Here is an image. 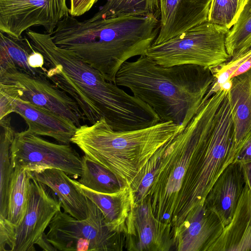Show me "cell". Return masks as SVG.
<instances>
[{
  "label": "cell",
  "mask_w": 251,
  "mask_h": 251,
  "mask_svg": "<svg viewBox=\"0 0 251 251\" xmlns=\"http://www.w3.org/2000/svg\"><path fill=\"white\" fill-rule=\"evenodd\" d=\"M25 33L33 49L45 58V75L75 100L91 124L103 118L114 130L129 131L149 127L160 121L148 104L58 47L51 34L29 29Z\"/></svg>",
  "instance_id": "obj_1"
},
{
  "label": "cell",
  "mask_w": 251,
  "mask_h": 251,
  "mask_svg": "<svg viewBox=\"0 0 251 251\" xmlns=\"http://www.w3.org/2000/svg\"><path fill=\"white\" fill-rule=\"evenodd\" d=\"M160 19L131 16L80 22L71 16L61 20L51 34L59 47L78 57L115 83L122 65L145 55L159 34Z\"/></svg>",
  "instance_id": "obj_2"
},
{
  "label": "cell",
  "mask_w": 251,
  "mask_h": 251,
  "mask_svg": "<svg viewBox=\"0 0 251 251\" xmlns=\"http://www.w3.org/2000/svg\"><path fill=\"white\" fill-rule=\"evenodd\" d=\"M214 78L209 68L184 64L165 67L146 55L126 61L115 84L148 104L161 121L185 128L197 114Z\"/></svg>",
  "instance_id": "obj_3"
},
{
  "label": "cell",
  "mask_w": 251,
  "mask_h": 251,
  "mask_svg": "<svg viewBox=\"0 0 251 251\" xmlns=\"http://www.w3.org/2000/svg\"><path fill=\"white\" fill-rule=\"evenodd\" d=\"M184 128L172 122L160 121L147 128L116 131L102 118L78 127L71 141L113 173L124 185L130 186L155 152Z\"/></svg>",
  "instance_id": "obj_4"
},
{
  "label": "cell",
  "mask_w": 251,
  "mask_h": 251,
  "mask_svg": "<svg viewBox=\"0 0 251 251\" xmlns=\"http://www.w3.org/2000/svg\"><path fill=\"white\" fill-rule=\"evenodd\" d=\"M229 30L207 21L162 43L152 45L145 55L165 67L189 64L209 68L230 59L225 45Z\"/></svg>",
  "instance_id": "obj_5"
},
{
  "label": "cell",
  "mask_w": 251,
  "mask_h": 251,
  "mask_svg": "<svg viewBox=\"0 0 251 251\" xmlns=\"http://www.w3.org/2000/svg\"><path fill=\"white\" fill-rule=\"evenodd\" d=\"M87 204L88 216L84 220L58 211L49 226L48 241L62 251H117L126 248L125 235L110 230L102 212L88 198Z\"/></svg>",
  "instance_id": "obj_6"
},
{
  "label": "cell",
  "mask_w": 251,
  "mask_h": 251,
  "mask_svg": "<svg viewBox=\"0 0 251 251\" xmlns=\"http://www.w3.org/2000/svg\"><path fill=\"white\" fill-rule=\"evenodd\" d=\"M233 124L232 108L227 92L217 111L212 130L194 159L189 191V203L193 210L204 203L210 189L228 165Z\"/></svg>",
  "instance_id": "obj_7"
},
{
  "label": "cell",
  "mask_w": 251,
  "mask_h": 251,
  "mask_svg": "<svg viewBox=\"0 0 251 251\" xmlns=\"http://www.w3.org/2000/svg\"><path fill=\"white\" fill-rule=\"evenodd\" d=\"M10 154L14 168L23 167L32 172L58 169L75 179L82 174V159L70 144L50 142L27 130L15 132Z\"/></svg>",
  "instance_id": "obj_8"
},
{
  "label": "cell",
  "mask_w": 251,
  "mask_h": 251,
  "mask_svg": "<svg viewBox=\"0 0 251 251\" xmlns=\"http://www.w3.org/2000/svg\"><path fill=\"white\" fill-rule=\"evenodd\" d=\"M61 207L57 195L33 177L29 183L26 212L21 222L15 226L13 251H35V245L44 251H57L47 240L45 231Z\"/></svg>",
  "instance_id": "obj_9"
},
{
  "label": "cell",
  "mask_w": 251,
  "mask_h": 251,
  "mask_svg": "<svg viewBox=\"0 0 251 251\" xmlns=\"http://www.w3.org/2000/svg\"><path fill=\"white\" fill-rule=\"evenodd\" d=\"M69 11L66 0H0V32L19 38L42 26L51 34Z\"/></svg>",
  "instance_id": "obj_10"
},
{
  "label": "cell",
  "mask_w": 251,
  "mask_h": 251,
  "mask_svg": "<svg viewBox=\"0 0 251 251\" xmlns=\"http://www.w3.org/2000/svg\"><path fill=\"white\" fill-rule=\"evenodd\" d=\"M0 82L13 85L18 98L72 121L78 127L85 120L75 100L45 75H32L17 69L0 74Z\"/></svg>",
  "instance_id": "obj_11"
},
{
  "label": "cell",
  "mask_w": 251,
  "mask_h": 251,
  "mask_svg": "<svg viewBox=\"0 0 251 251\" xmlns=\"http://www.w3.org/2000/svg\"><path fill=\"white\" fill-rule=\"evenodd\" d=\"M126 237L128 251H169L174 245L162 224L154 216L147 199L134 207L127 224Z\"/></svg>",
  "instance_id": "obj_12"
},
{
  "label": "cell",
  "mask_w": 251,
  "mask_h": 251,
  "mask_svg": "<svg viewBox=\"0 0 251 251\" xmlns=\"http://www.w3.org/2000/svg\"><path fill=\"white\" fill-rule=\"evenodd\" d=\"M212 0H160V30L152 45L162 43L208 21Z\"/></svg>",
  "instance_id": "obj_13"
},
{
  "label": "cell",
  "mask_w": 251,
  "mask_h": 251,
  "mask_svg": "<svg viewBox=\"0 0 251 251\" xmlns=\"http://www.w3.org/2000/svg\"><path fill=\"white\" fill-rule=\"evenodd\" d=\"M245 185L242 164L234 161L220 175L208 193L204 204L218 216L224 227L230 222Z\"/></svg>",
  "instance_id": "obj_14"
},
{
  "label": "cell",
  "mask_w": 251,
  "mask_h": 251,
  "mask_svg": "<svg viewBox=\"0 0 251 251\" xmlns=\"http://www.w3.org/2000/svg\"><path fill=\"white\" fill-rule=\"evenodd\" d=\"M13 112L24 119L29 132L49 136L65 144L71 143L77 128L70 120L19 98L13 102Z\"/></svg>",
  "instance_id": "obj_15"
},
{
  "label": "cell",
  "mask_w": 251,
  "mask_h": 251,
  "mask_svg": "<svg viewBox=\"0 0 251 251\" xmlns=\"http://www.w3.org/2000/svg\"><path fill=\"white\" fill-rule=\"evenodd\" d=\"M224 227L218 216L204 203L193 211L174 247L179 251H208Z\"/></svg>",
  "instance_id": "obj_16"
},
{
  "label": "cell",
  "mask_w": 251,
  "mask_h": 251,
  "mask_svg": "<svg viewBox=\"0 0 251 251\" xmlns=\"http://www.w3.org/2000/svg\"><path fill=\"white\" fill-rule=\"evenodd\" d=\"M82 193L100 210L112 231L126 234L127 224L134 208L131 186L125 185L112 193L96 192L73 179Z\"/></svg>",
  "instance_id": "obj_17"
},
{
  "label": "cell",
  "mask_w": 251,
  "mask_h": 251,
  "mask_svg": "<svg viewBox=\"0 0 251 251\" xmlns=\"http://www.w3.org/2000/svg\"><path fill=\"white\" fill-rule=\"evenodd\" d=\"M251 251V192L245 183L229 223L208 251Z\"/></svg>",
  "instance_id": "obj_18"
},
{
  "label": "cell",
  "mask_w": 251,
  "mask_h": 251,
  "mask_svg": "<svg viewBox=\"0 0 251 251\" xmlns=\"http://www.w3.org/2000/svg\"><path fill=\"white\" fill-rule=\"evenodd\" d=\"M231 80L232 86L229 96L234 124L232 142L227 159L229 164L235 160L243 140L251 130V68Z\"/></svg>",
  "instance_id": "obj_19"
},
{
  "label": "cell",
  "mask_w": 251,
  "mask_h": 251,
  "mask_svg": "<svg viewBox=\"0 0 251 251\" xmlns=\"http://www.w3.org/2000/svg\"><path fill=\"white\" fill-rule=\"evenodd\" d=\"M32 173L34 178L48 186L57 195L64 211L80 220L88 217L87 197L63 171L47 168Z\"/></svg>",
  "instance_id": "obj_20"
},
{
  "label": "cell",
  "mask_w": 251,
  "mask_h": 251,
  "mask_svg": "<svg viewBox=\"0 0 251 251\" xmlns=\"http://www.w3.org/2000/svg\"><path fill=\"white\" fill-rule=\"evenodd\" d=\"M34 50L28 38H17L0 32V74L13 69L32 75L45 74L28 64V57Z\"/></svg>",
  "instance_id": "obj_21"
},
{
  "label": "cell",
  "mask_w": 251,
  "mask_h": 251,
  "mask_svg": "<svg viewBox=\"0 0 251 251\" xmlns=\"http://www.w3.org/2000/svg\"><path fill=\"white\" fill-rule=\"evenodd\" d=\"M0 217L7 218L9 191L14 171L10 150L16 132L11 125L10 117L0 119Z\"/></svg>",
  "instance_id": "obj_22"
},
{
  "label": "cell",
  "mask_w": 251,
  "mask_h": 251,
  "mask_svg": "<svg viewBox=\"0 0 251 251\" xmlns=\"http://www.w3.org/2000/svg\"><path fill=\"white\" fill-rule=\"evenodd\" d=\"M160 16V0H107L89 21L131 16Z\"/></svg>",
  "instance_id": "obj_23"
},
{
  "label": "cell",
  "mask_w": 251,
  "mask_h": 251,
  "mask_svg": "<svg viewBox=\"0 0 251 251\" xmlns=\"http://www.w3.org/2000/svg\"><path fill=\"white\" fill-rule=\"evenodd\" d=\"M11 183L7 219L14 226L19 225L26 210L32 171L23 167H16Z\"/></svg>",
  "instance_id": "obj_24"
},
{
  "label": "cell",
  "mask_w": 251,
  "mask_h": 251,
  "mask_svg": "<svg viewBox=\"0 0 251 251\" xmlns=\"http://www.w3.org/2000/svg\"><path fill=\"white\" fill-rule=\"evenodd\" d=\"M82 172L77 180L85 187L96 192L112 193L124 185L115 175L85 155L82 157Z\"/></svg>",
  "instance_id": "obj_25"
},
{
  "label": "cell",
  "mask_w": 251,
  "mask_h": 251,
  "mask_svg": "<svg viewBox=\"0 0 251 251\" xmlns=\"http://www.w3.org/2000/svg\"><path fill=\"white\" fill-rule=\"evenodd\" d=\"M232 26L225 40L226 50L230 58L251 48V8L245 7Z\"/></svg>",
  "instance_id": "obj_26"
},
{
  "label": "cell",
  "mask_w": 251,
  "mask_h": 251,
  "mask_svg": "<svg viewBox=\"0 0 251 251\" xmlns=\"http://www.w3.org/2000/svg\"><path fill=\"white\" fill-rule=\"evenodd\" d=\"M248 0H212L208 21L230 28L237 21Z\"/></svg>",
  "instance_id": "obj_27"
},
{
  "label": "cell",
  "mask_w": 251,
  "mask_h": 251,
  "mask_svg": "<svg viewBox=\"0 0 251 251\" xmlns=\"http://www.w3.org/2000/svg\"><path fill=\"white\" fill-rule=\"evenodd\" d=\"M18 98L17 89L12 84L0 82V119L13 113V104Z\"/></svg>",
  "instance_id": "obj_28"
},
{
  "label": "cell",
  "mask_w": 251,
  "mask_h": 251,
  "mask_svg": "<svg viewBox=\"0 0 251 251\" xmlns=\"http://www.w3.org/2000/svg\"><path fill=\"white\" fill-rule=\"evenodd\" d=\"M15 226L7 218L0 217V251H13Z\"/></svg>",
  "instance_id": "obj_29"
},
{
  "label": "cell",
  "mask_w": 251,
  "mask_h": 251,
  "mask_svg": "<svg viewBox=\"0 0 251 251\" xmlns=\"http://www.w3.org/2000/svg\"><path fill=\"white\" fill-rule=\"evenodd\" d=\"M98 0H70L69 14L75 17L88 12Z\"/></svg>",
  "instance_id": "obj_30"
},
{
  "label": "cell",
  "mask_w": 251,
  "mask_h": 251,
  "mask_svg": "<svg viewBox=\"0 0 251 251\" xmlns=\"http://www.w3.org/2000/svg\"><path fill=\"white\" fill-rule=\"evenodd\" d=\"M234 161L241 164L251 162V130L243 140L240 150Z\"/></svg>",
  "instance_id": "obj_31"
},
{
  "label": "cell",
  "mask_w": 251,
  "mask_h": 251,
  "mask_svg": "<svg viewBox=\"0 0 251 251\" xmlns=\"http://www.w3.org/2000/svg\"><path fill=\"white\" fill-rule=\"evenodd\" d=\"M28 62L32 68L41 69L44 71V73H45V58L40 52L34 50L29 55Z\"/></svg>",
  "instance_id": "obj_32"
},
{
  "label": "cell",
  "mask_w": 251,
  "mask_h": 251,
  "mask_svg": "<svg viewBox=\"0 0 251 251\" xmlns=\"http://www.w3.org/2000/svg\"><path fill=\"white\" fill-rule=\"evenodd\" d=\"M242 164L245 175V183L248 185L251 192V162Z\"/></svg>",
  "instance_id": "obj_33"
},
{
  "label": "cell",
  "mask_w": 251,
  "mask_h": 251,
  "mask_svg": "<svg viewBox=\"0 0 251 251\" xmlns=\"http://www.w3.org/2000/svg\"><path fill=\"white\" fill-rule=\"evenodd\" d=\"M232 86V82L231 79L223 83L220 87V90H222L223 91H225L226 92H229Z\"/></svg>",
  "instance_id": "obj_34"
},
{
  "label": "cell",
  "mask_w": 251,
  "mask_h": 251,
  "mask_svg": "<svg viewBox=\"0 0 251 251\" xmlns=\"http://www.w3.org/2000/svg\"><path fill=\"white\" fill-rule=\"evenodd\" d=\"M245 7L251 8V0H248L247 3Z\"/></svg>",
  "instance_id": "obj_35"
}]
</instances>
